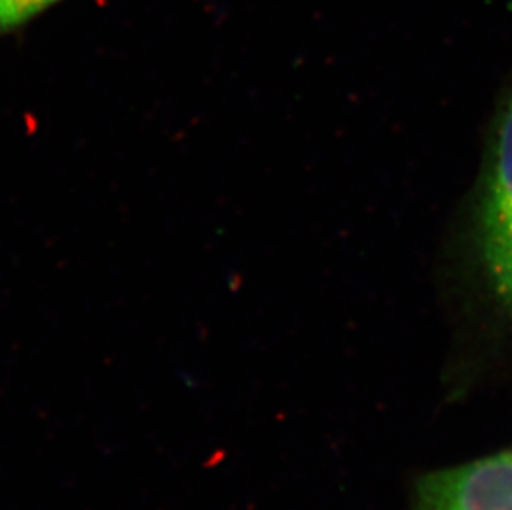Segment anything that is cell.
Here are the masks:
<instances>
[{"mask_svg":"<svg viewBox=\"0 0 512 510\" xmlns=\"http://www.w3.org/2000/svg\"><path fill=\"white\" fill-rule=\"evenodd\" d=\"M58 0H0V29H14Z\"/></svg>","mask_w":512,"mask_h":510,"instance_id":"obj_3","label":"cell"},{"mask_svg":"<svg viewBox=\"0 0 512 510\" xmlns=\"http://www.w3.org/2000/svg\"><path fill=\"white\" fill-rule=\"evenodd\" d=\"M415 510H512V451L431 472L416 486Z\"/></svg>","mask_w":512,"mask_h":510,"instance_id":"obj_2","label":"cell"},{"mask_svg":"<svg viewBox=\"0 0 512 510\" xmlns=\"http://www.w3.org/2000/svg\"><path fill=\"white\" fill-rule=\"evenodd\" d=\"M479 237L489 284L499 302L512 313V97L499 123Z\"/></svg>","mask_w":512,"mask_h":510,"instance_id":"obj_1","label":"cell"}]
</instances>
